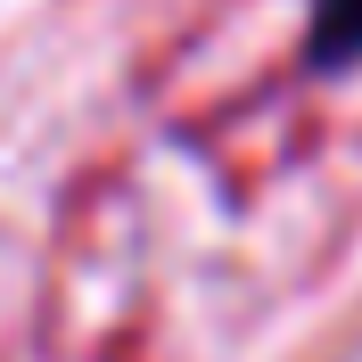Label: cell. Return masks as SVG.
I'll list each match as a JSON object with an SVG mask.
<instances>
[{
	"mask_svg": "<svg viewBox=\"0 0 362 362\" xmlns=\"http://www.w3.org/2000/svg\"><path fill=\"white\" fill-rule=\"evenodd\" d=\"M305 33H313V66H354L362 58V0H313V17H305Z\"/></svg>",
	"mask_w": 362,
	"mask_h": 362,
	"instance_id": "1",
	"label": "cell"
}]
</instances>
